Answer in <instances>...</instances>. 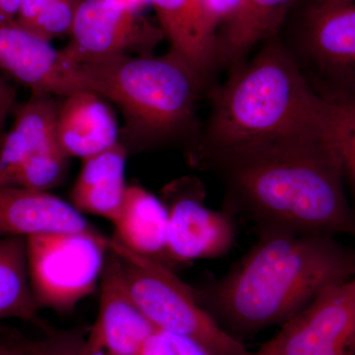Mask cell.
I'll list each match as a JSON object with an SVG mask.
<instances>
[{
  "label": "cell",
  "mask_w": 355,
  "mask_h": 355,
  "mask_svg": "<svg viewBox=\"0 0 355 355\" xmlns=\"http://www.w3.org/2000/svg\"><path fill=\"white\" fill-rule=\"evenodd\" d=\"M51 1V0H21L16 22L26 29H30Z\"/></svg>",
  "instance_id": "27"
},
{
  "label": "cell",
  "mask_w": 355,
  "mask_h": 355,
  "mask_svg": "<svg viewBox=\"0 0 355 355\" xmlns=\"http://www.w3.org/2000/svg\"><path fill=\"white\" fill-rule=\"evenodd\" d=\"M193 167L216 175L223 211L257 230L355 235L335 135L217 154Z\"/></svg>",
  "instance_id": "1"
},
{
  "label": "cell",
  "mask_w": 355,
  "mask_h": 355,
  "mask_svg": "<svg viewBox=\"0 0 355 355\" xmlns=\"http://www.w3.org/2000/svg\"><path fill=\"white\" fill-rule=\"evenodd\" d=\"M97 320L85 338L89 355H139L157 329L139 310L128 291L123 261L109 249L103 270Z\"/></svg>",
  "instance_id": "12"
},
{
  "label": "cell",
  "mask_w": 355,
  "mask_h": 355,
  "mask_svg": "<svg viewBox=\"0 0 355 355\" xmlns=\"http://www.w3.org/2000/svg\"><path fill=\"white\" fill-rule=\"evenodd\" d=\"M300 0H243L216 36L218 69L229 71L246 62L259 44L277 38Z\"/></svg>",
  "instance_id": "14"
},
{
  "label": "cell",
  "mask_w": 355,
  "mask_h": 355,
  "mask_svg": "<svg viewBox=\"0 0 355 355\" xmlns=\"http://www.w3.org/2000/svg\"><path fill=\"white\" fill-rule=\"evenodd\" d=\"M191 10H193V16L195 19L197 21L198 28H200V32L202 33L203 36L205 37L210 43L214 44L216 48V41L212 39L209 36V33L207 31V27H205V0H190Z\"/></svg>",
  "instance_id": "31"
},
{
  "label": "cell",
  "mask_w": 355,
  "mask_h": 355,
  "mask_svg": "<svg viewBox=\"0 0 355 355\" xmlns=\"http://www.w3.org/2000/svg\"><path fill=\"white\" fill-rule=\"evenodd\" d=\"M58 107L50 96H33L0 147V187L24 161L58 146Z\"/></svg>",
  "instance_id": "18"
},
{
  "label": "cell",
  "mask_w": 355,
  "mask_h": 355,
  "mask_svg": "<svg viewBox=\"0 0 355 355\" xmlns=\"http://www.w3.org/2000/svg\"><path fill=\"white\" fill-rule=\"evenodd\" d=\"M119 1L137 11L141 10L147 4H151V0H119Z\"/></svg>",
  "instance_id": "34"
},
{
  "label": "cell",
  "mask_w": 355,
  "mask_h": 355,
  "mask_svg": "<svg viewBox=\"0 0 355 355\" xmlns=\"http://www.w3.org/2000/svg\"><path fill=\"white\" fill-rule=\"evenodd\" d=\"M250 355H279V340L277 336H273L272 340L265 343L258 352Z\"/></svg>",
  "instance_id": "33"
},
{
  "label": "cell",
  "mask_w": 355,
  "mask_h": 355,
  "mask_svg": "<svg viewBox=\"0 0 355 355\" xmlns=\"http://www.w3.org/2000/svg\"><path fill=\"white\" fill-rule=\"evenodd\" d=\"M79 0H51L37 18L30 31L50 41L64 34H70Z\"/></svg>",
  "instance_id": "23"
},
{
  "label": "cell",
  "mask_w": 355,
  "mask_h": 355,
  "mask_svg": "<svg viewBox=\"0 0 355 355\" xmlns=\"http://www.w3.org/2000/svg\"><path fill=\"white\" fill-rule=\"evenodd\" d=\"M103 98L81 91L64 97L58 107V141L69 157L84 160L118 144V123Z\"/></svg>",
  "instance_id": "15"
},
{
  "label": "cell",
  "mask_w": 355,
  "mask_h": 355,
  "mask_svg": "<svg viewBox=\"0 0 355 355\" xmlns=\"http://www.w3.org/2000/svg\"><path fill=\"white\" fill-rule=\"evenodd\" d=\"M159 27L169 41L170 50L188 62L209 90L217 69L216 48L203 36L191 10L190 0H151Z\"/></svg>",
  "instance_id": "19"
},
{
  "label": "cell",
  "mask_w": 355,
  "mask_h": 355,
  "mask_svg": "<svg viewBox=\"0 0 355 355\" xmlns=\"http://www.w3.org/2000/svg\"><path fill=\"white\" fill-rule=\"evenodd\" d=\"M15 95V90L0 77V128L9 110L13 106Z\"/></svg>",
  "instance_id": "29"
},
{
  "label": "cell",
  "mask_w": 355,
  "mask_h": 355,
  "mask_svg": "<svg viewBox=\"0 0 355 355\" xmlns=\"http://www.w3.org/2000/svg\"><path fill=\"white\" fill-rule=\"evenodd\" d=\"M279 38L311 87L331 104L355 102V0H300Z\"/></svg>",
  "instance_id": "5"
},
{
  "label": "cell",
  "mask_w": 355,
  "mask_h": 355,
  "mask_svg": "<svg viewBox=\"0 0 355 355\" xmlns=\"http://www.w3.org/2000/svg\"><path fill=\"white\" fill-rule=\"evenodd\" d=\"M108 246L123 261L133 301L158 331L193 338L216 355L251 354L198 303L193 287L164 263L135 253L114 238Z\"/></svg>",
  "instance_id": "6"
},
{
  "label": "cell",
  "mask_w": 355,
  "mask_h": 355,
  "mask_svg": "<svg viewBox=\"0 0 355 355\" xmlns=\"http://www.w3.org/2000/svg\"><path fill=\"white\" fill-rule=\"evenodd\" d=\"M0 69L29 88L34 96L97 93L80 65L16 21L0 24Z\"/></svg>",
  "instance_id": "10"
},
{
  "label": "cell",
  "mask_w": 355,
  "mask_h": 355,
  "mask_svg": "<svg viewBox=\"0 0 355 355\" xmlns=\"http://www.w3.org/2000/svg\"><path fill=\"white\" fill-rule=\"evenodd\" d=\"M97 93L116 103L127 121L128 137L140 148L197 144L200 95L209 92L202 77L181 55H114L78 64Z\"/></svg>",
  "instance_id": "4"
},
{
  "label": "cell",
  "mask_w": 355,
  "mask_h": 355,
  "mask_svg": "<svg viewBox=\"0 0 355 355\" xmlns=\"http://www.w3.org/2000/svg\"><path fill=\"white\" fill-rule=\"evenodd\" d=\"M21 0H0V24L15 22Z\"/></svg>",
  "instance_id": "30"
},
{
  "label": "cell",
  "mask_w": 355,
  "mask_h": 355,
  "mask_svg": "<svg viewBox=\"0 0 355 355\" xmlns=\"http://www.w3.org/2000/svg\"><path fill=\"white\" fill-rule=\"evenodd\" d=\"M114 225V239L130 251L154 260L165 258L168 210L150 191L137 184L128 186Z\"/></svg>",
  "instance_id": "17"
},
{
  "label": "cell",
  "mask_w": 355,
  "mask_h": 355,
  "mask_svg": "<svg viewBox=\"0 0 355 355\" xmlns=\"http://www.w3.org/2000/svg\"><path fill=\"white\" fill-rule=\"evenodd\" d=\"M243 0H205V21L207 31L216 40L217 32L241 7Z\"/></svg>",
  "instance_id": "25"
},
{
  "label": "cell",
  "mask_w": 355,
  "mask_h": 355,
  "mask_svg": "<svg viewBox=\"0 0 355 355\" xmlns=\"http://www.w3.org/2000/svg\"><path fill=\"white\" fill-rule=\"evenodd\" d=\"M26 240L30 286L38 308L69 312L95 291L106 263L108 238L93 231Z\"/></svg>",
  "instance_id": "7"
},
{
  "label": "cell",
  "mask_w": 355,
  "mask_h": 355,
  "mask_svg": "<svg viewBox=\"0 0 355 355\" xmlns=\"http://www.w3.org/2000/svg\"><path fill=\"white\" fill-rule=\"evenodd\" d=\"M93 231L79 210L48 191L0 188V237Z\"/></svg>",
  "instance_id": "13"
},
{
  "label": "cell",
  "mask_w": 355,
  "mask_h": 355,
  "mask_svg": "<svg viewBox=\"0 0 355 355\" xmlns=\"http://www.w3.org/2000/svg\"><path fill=\"white\" fill-rule=\"evenodd\" d=\"M70 35L62 51L77 64L130 53L153 55L165 39L159 26L119 0H79Z\"/></svg>",
  "instance_id": "8"
},
{
  "label": "cell",
  "mask_w": 355,
  "mask_h": 355,
  "mask_svg": "<svg viewBox=\"0 0 355 355\" xmlns=\"http://www.w3.org/2000/svg\"><path fill=\"white\" fill-rule=\"evenodd\" d=\"M168 210L165 258L178 263L216 259L228 253L235 241L234 218L205 205V188L196 178L184 177L164 190Z\"/></svg>",
  "instance_id": "9"
},
{
  "label": "cell",
  "mask_w": 355,
  "mask_h": 355,
  "mask_svg": "<svg viewBox=\"0 0 355 355\" xmlns=\"http://www.w3.org/2000/svg\"><path fill=\"white\" fill-rule=\"evenodd\" d=\"M334 135L355 196V102L331 104Z\"/></svg>",
  "instance_id": "22"
},
{
  "label": "cell",
  "mask_w": 355,
  "mask_h": 355,
  "mask_svg": "<svg viewBox=\"0 0 355 355\" xmlns=\"http://www.w3.org/2000/svg\"><path fill=\"white\" fill-rule=\"evenodd\" d=\"M163 333V331H161ZM169 340L173 350L176 355H216L202 343L187 336L175 335V334L163 333Z\"/></svg>",
  "instance_id": "26"
},
{
  "label": "cell",
  "mask_w": 355,
  "mask_h": 355,
  "mask_svg": "<svg viewBox=\"0 0 355 355\" xmlns=\"http://www.w3.org/2000/svg\"><path fill=\"white\" fill-rule=\"evenodd\" d=\"M0 355H29L21 345L19 340L12 343H0Z\"/></svg>",
  "instance_id": "32"
},
{
  "label": "cell",
  "mask_w": 355,
  "mask_h": 355,
  "mask_svg": "<svg viewBox=\"0 0 355 355\" xmlns=\"http://www.w3.org/2000/svg\"><path fill=\"white\" fill-rule=\"evenodd\" d=\"M128 150L120 141L102 153L84 159L71 191L73 207L80 212L104 217L114 223L125 200Z\"/></svg>",
  "instance_id": "16"
},
{
  "label": "cell",
  "mask_w": 355,
  "mask_h": 355,
  "mask_svg": "<svg viewBox=\"0 0 355 355\" xmlns=\"http://www.w3.org/2000/svg\"><path fill=\"white\" fill-rule=\"evenodd\" d=\"M277 338L279 355H355V277L324 289Z\"/></svg>",
  "instance_id": "11"
},
{
  "label": "cell",
  "mask_w": 355,
  "mask_h": 355,
  "mask_svg": "<svg viewBox=\"0 0 355 355\" xmlns=\"http://www.w3.org/2000/svg\"><path fill=\"white\" fill-rule=\"evenodd\" d=\"M139 355H176L164 334L156 330L142 347Z\"/></svg>",
  "instance_id": "28"
},
{
  "label": "cell",
  "mask_w": 355,
  "mask_h": 355,
  "mask_svg": "<svg viewBox=\"0 0 355 355\" xmlns=\"http://www.w3.org/2000/svg\"><path fill=\"white\" fill-rule=\"evenodd\" d=\"M38 309L30 286L26 237L0 238V321L14 318L46 331Z\"/></svg>",
  "instance_id": "20"
},
{
  "label": "cell",
  "mask_w": 355,
  "mask_h": 355,
  "mask_svg": "<svg viewBox=\"0 0 355 355\" xmlns=\"http://www.w3.org/2000/svg\"><path fill=\"white\" fill-rule=\"evenodd\" d=\"M19 342L29 355H89L85 338L74 331H57L49 328L46 338Z\"/></svg>",
  "instance_id": "24"
},
{
  "label": "cell",
  "mask_w": 355,
  "mask_h": 355,
  "mask_svg": "<svg viewBox=\"0 0 355 355\" xmlns=\"http://www.w3.org/2000/svg\"><path fill=\"white\" fill-rule=\"evenodd\" d=\"M69 157L64 149L58 144L24 161L6 178L1 187L49 191L62 182Z\"/></svg>",
  "instance_id": "21"
},
{
  "label": "cell",
  "mask_w": 355,
  "mask_h": 355,
  "mask_svg": "<svg viewBox=\"0 0 355 355\" xmlns=\"http://www.w3.org/2000/svg\"><path fill=\"white\" fill-rule=\"evenodd\" d=\"M210 111L190 164L217 154L333 135L331 107L311 87L279 36L209 92Z\"/></svg>",
  "instance_id": "3"
},
{
  "label": "cell",
  "mask_w": 355,
  "mask_h": 355,
  "mask_svg": "<svg viewBox=\"0 0 355 355\" xmlns=\"http://www.w3.org/2000/svg\"><path fill=\"white\" fill-rule=\"evenodd\" d=\"M253 247L223 277L193 287L200 305L243 342L286 324L324 289L355 277V253L331 236L257 230Z\"/></svg>",
  "instance_id": "2"
}]
</instances>
